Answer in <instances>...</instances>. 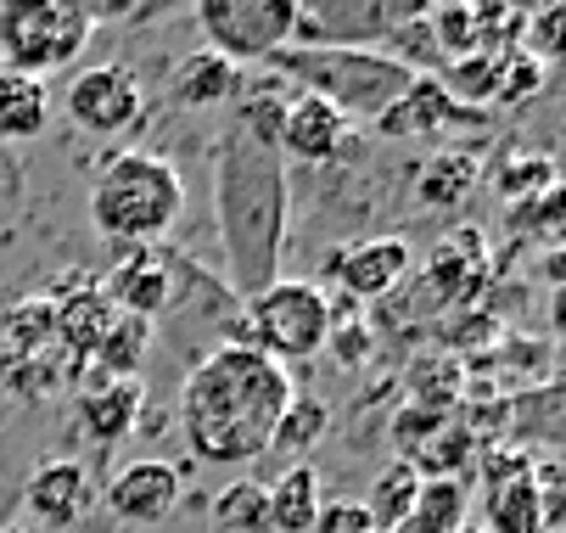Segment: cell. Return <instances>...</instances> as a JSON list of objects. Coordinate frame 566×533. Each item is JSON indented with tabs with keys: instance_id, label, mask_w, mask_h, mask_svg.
I'll return each instance as SVG.
<instances>
[{
	"instance_id": "6da1fadb",
	"label": "cell",
	"mask_w": 566,
	"mask_h": 533,
	"mask_svg": "<svg viewBox=\"0 0 566 533\" xmlns=\"http://www.w3.org/2000/svg\"><path fill=\"white\" fill-rule=\"evenodd\" d=\"M281 107L286 85H248L230 102L213 151V213L224 242V286L248 303L281 281L286 224H292V186L281 158Z\"/></svg>"
},
{
	"instance_id": "7a4b0ae2",
	"label": "cell",
	"mask_w": 566,
	"mask_h": 533,
	"mask_svg": "<svg viewBox=\"0 0 566 533\" xmlns=\"http://www.w3.org/2000/svg\"><path fill=\"white\" fill-rule=\"evenodd\" d=\"M292 405V376L253 343H219L191 359L180 388L186 449L208 467H253L270 454V432Z\"/></svg>"
},
{
	"instance_id": "3957f363",
	"label": "cell",
	"mask_w": 566,
	"mask_h": 533,
	"mask_svg": "<svg viewBox=\"0 0 566 533\" xmlns=\"http://www.w3.org/2000/svg\"><path fill=\"white\" fill-rule=\"evenodd\" d=\"M180 213H186V180L157 151H118L91 186V224L107 242L151 248L175 231Z\"/></svg>"
},
{
	"instance_id": "277c9868",
	"label": "cell",
	"mask_w": 566,
	"mask_h": 533,
	"mask_svg": "<svg viewBox=\"0 0 566 533\" xmlns=\"http://www.w3.org/2000/svg\"><path fill=\"white\" fill-rule=\"evenodd\" d=\"M264 67L281 85H297L319 102H332L348 124H376L416 80L381 51H343V45H286Z\"/></svg>"
},
{
	"instance_id": "5b68a950",
	"label": "cell",
	"mask_w": 566,
	"mask_h": 533,
	"mask_svg": "<svg viewBox=\"0 0 566 533\" xmlns=\"http://www.w3.org/2000/svg\"><path fill=\"white\" fill-rule=\"evenodd\" d=\"M96 40L78 0H7L0 7V56L12 73L45 80V73L73 67V56Z\"/></svg>"
},
{
	"instance_id": "8992f818",
	"label": "cell",
	"mask_w": 566,
	"mask_h": 533,
	"mask_svg": "<svg viewBox=\"0 0 566 533\" xmlns=\"http://www.w3.org/2000/svg\"><path fill=\"white\" fill-rule=\"evenodd\" d=\"M241 321H248V343L259 354H270L275 365L286 359H314L332 343V303L314 281H275L259 297L241 303Z\"/></svg>"
},
{
	"instance_id": "52a82bcc",
	"label": "cell",
	"mask_w": 566,
	"mask_h": 533,
	"mask_svg": "<svg viewBox=\"0 0 566 533\" xmlns=\"http://www.w3.org/2000/svg\"><path fill=\"white\" fill-rule=\"evenodd\" d=\"M197 29L208 34V51H219L235 67H253L292 45L297 0H202Z\"/></svg>"
},
{
	"instance_id": "ba28073f",
	"label": "cell",
	"mask_w": 566,
	"mask_h": 533,
	"mask_svg": "<svg viewBox=\"0 0 566 533\" xmlns=\"http://www.w3.org/2000/svg\"><path fill=\"white\" fill-rule=\"evenodd\" d=\"M427 12V0H303L297 7V34L303 45H343V51H370L381 45L398 23Z\"/></svg>"
},
{
	"instance_id": "9c48e42d",
	"label": "cell",
	"mask_w": 566,
	"mask_h": 533,
	"mask_svg": "<svg viewBox=\"0 0 566 533\" xmlns=\"http://www.w3.org/2000/svg\"><path fill=\"white\" fill-rule=\"evenodd\" d=\"M62 113L85 135H129L146 113V91L135 80V67L102 62V67L73 73V85L62 91Z\"/></svg>"
},
{
	"instance_id": "30bf717a",
	"label": "cell",
	"mask_w": 566,
	"mask_h": 533,
	"mask_svg": "<svg viewBox=\"0 0 566 533\" xmlns=\"http://www.w3.org/2000/svg\"><path fill=\"white\" fill-rule=\"evenodd\" d=\"M482 522L489 533H549L527 449H482Z\"/></svg>"
},
{
	"instance_id": "8fae6325",
	"label": "cell",
	"mask_w": 566,
	"mask_h": 533,
	"mask_svg": "<svg viewBox=\"0 0 566 533\" xmlns=\"http://www.w3.org/2000/svg\"><path fill=\"white\" fill-rule=\"evenodd\" d=\"M494 113H471L460 107L443 80H410V91H403L370 129L387 135V140H421V135H443V129H489Z\"/></svg>"
},
{
	"instance_id": "7c38bea8",
	"label": "cell",
	"mask_w": 566,
	"mask_h": 533,
	"mask_svg": "<svg viewBox=\"0 0 566 533\" xmlns=\"http://www.w3.org/2000/svg\"><path fill=\"white\" fill-rule=\"evenodd\" d=\"M354 140V124L308 91H292L286 107H281V158H297V164H337Z\"/></svg>"
},
{
	"instance_id": "4fadbf2b",
	"label": "cell",
	"mask_w": 566,
	"mask_h": 533,
	"mask_svg": "<svg viewBox=\"0 0 566 533\" xmlns=\"http://www.w3.org/2000/svg\"><path fill=\"white\" fill-rule=\"evenodd\" d=\"M180 494H186V483H180V472L169 467V461H129V467H118L113 478H107V511L118 516V522H129V527H157L164 516H175V505H180Z\"/></svg>"
},
{
	"instance_id": "5bb4252c",
	"label": "cell",
	"mask_w": 566,
	"mask_h": 533,
	"mask_svg": "<svg viewBox=\"0 0 566 533\" xmlns=\"http://www.w3.org/2000/svg\"><path fill=\"white\" fill-rule=\"evenodd\" d=\"M102 297L113 303L118 315L129 321H146L157 326L169 310H175V275H169V253L164 248H135L107 281H102Z\"/></svg>"
},
{
	"instance_id": "9a60e30c",
	"label": "cell",
	"mask_w": 566,
	"mask_h": 533,
	"mask_svg": "<svg viewBox=\"0 0 566 533\" xmlns=\"http://www.w3.org/2000/svg\"><path fill=\"white\" fill-rule=\"evenodd\" d=\"M91 505V472L78 461H45L40 472H29V483L18 489V511H29L40 533H62L85 516Z\"/></svg>"
},
{
	"instance_id": "2e32d148",
	"label": "cell",
	"mask_w": 566,
	"mask_h": 533,
	"mask_svg": "<svg viewBox=\"0 0 566 533\" xmlns=\"http://www.w3.org/2000/svg\"><path fill=\"white\" fill-rule=\"evenodd\" d=\"M403 275H410V242H403V237H365V242H354V248H343L332 259V281L354 303L387 297Z\"/></svg>"
},
{
	"instance_id": "e0dca14e",
	"label": "cell",
	"mask_w": 566,
	"mask_h": 533,
	"mask_svg": "<svg viewBox=\"0 0 566 533\" xmlns=\"http://www.w3.org/2000/svg\"><path fill=\"white\" fill-rule=\"evenodd\" d=\"M241 91H248V67H235V62H224L219 51H191V56H180L175 62V73H169V107H180V113H208V107H230Z\"/></svg>"
},
{
	"instance_id": "ac0fdd59",
	"label": "cell",
	"mask_w": 566,
	"mask_h": 533,
	"mask_svg": "<svg viewBox=\"0 0 566 533\" xmlns=\"http://www.w3.org/2000/svg\"><path fill=\"white\" fill-rule=\"evenodd\" d=\"M140 405H146V394H140L135 376H107L102 388L78 394V427H85L91 443H107L113 449V443H124L135 432Z\"/></svg>"
},
{
	"instance_id": "d6986e66",
	"label": "cell",
	"mask_w": 566,
	"mask_h": 533,
	"mask_svg": "<svg viewBox=\"0 0 566 533\" xmlns=\"http://www.w3.org/2000/svg\"><path fill=\"white\" fill-rule=\"evenodd\" d=\"M51 124V91L45 80L0 67V140H34Z\"/></svg>"
},
{
	"instance_id": "ffe728a7",
	"label": "cell",
	"mask_w": 566,
	"mask_h": 533,
	"mask_svg": "<svg viewBox=\"0 0 566 533\" xmlns=\"http://www.w3.org/2000/svg\"><path fill=\"white\" fill-rule=\"evenodd\" d=\"M264 489H270V533H308L319 505H326V500H319V472L308 461H292Z\"/></svg>"
},
{
	"instance_id": "44dd1931",
	"label": "cell",
	"mask_w": 566,
	"mask_h": 533,
	"mask_svg": "<svg viewBox=\"0 0 566 533\" xmlns=\"http://www.w3.org/2000/svg\"><path fill=\"white\" fill-rule=\"evenodd\" d=\"M51 315H56V343H67L73 348V359H91V348H96V337L113 326V303L102 297V286H78V292H67L62 303H51Z\"/></svg>"
},
{
	"instance_id": "7402d4cb",
	"label": "cell",
	"mask_w": 566,
	"mask_h": 533,
	"mask_svg": "<svg viewBox=\"0 0 566 533\" xmlns=\"http://www.w3.org/2000/svg\"><path fill=\"white\" fill-rule=\"evenodd\" d=\"M416 494H421V472L410 461H392L370 483V500H359V505H365L376 533H403V522H410V511H416Z\"/></svg>"
},
{
	"instance_id": "603a6c76",
	"label": "cell",
	"mask_w": 566,
	"mask_h": 533,
	"mask_svg": "<svg viewBox=\"0 0 566 533\" xmlns=\"http://www.w3.org/2000/svg\"><path fill=\"white\" fill-rule=\"evenodd\" d=\"M465 478H421V494H416V511L403 522V533H460L465 527Z\"/></svg>"
},
{
	"instance_id": "cb8c5ba5",
	"label": "cell",
	"mask_w": 566,
	"mask_h": 533,
	"mask_svg": "<svg viewBox=\"0 0 566 533\" xmlns=\"http://www.w3.org/2000/svg\"><path fill=\"white\" fill-rule=\"evenodd\" d=\"M213 533H270V489L241 478L230 489L213 494Z\"/></svg>"
},
{
	"instance_id": "d4e9b609",
	"label": "cell",
	"mask_w": 566,
	"mask_h": 533,
	"mask_svg": "<svg viewBox=\"0 0 566 533\" xmlns=\"http://www.w3.org/2000/svg\"><path fill=\"white\" fill-rule=\"evenodd\" d=\"M476 449H482V438L465 432V421H443V427L410 454V467H416L421 478H460V472L471 467Z\"/></svg>"
},
{
	"instance_id": "484cf974",
	"label": "cell",
	"mask_w": 566,
	"mask_h": 533,
	"mask_svg": "<svg viewBox=\"0 0 566 533\" xmlns=\"http://www.w3.org/2000/svg\"><path fill=\"white\" fill-rule=\"evenodd\" d=\"M326 432H332V405L314 399V394H303V399L292 394V405L281 410V421H275V432H270V449L303 454V449H314Z\"/></svg>"
},
{
	"instance_id": "4316f807",
	"label": "cell",
	"mask_w": 566,
	"mask_h": 533,
	"mask_svg": "<svg viewBox=\"0 0 566 533\" xmlns=\"http://www.w3.org/2000/svg\"><path fill=\"white\" fill-rule=\"evenodd\" d=\"M476 186V151H443L421 175V202L427 208H460Z\"/></svg>"
},
{
	"instance_id": "83f0119b",
	"label": "cell",
	"mask_w": 566,
	"mask_h": 533,
	"mask_svg": "<svg viewBox=\"0 0 566 533\" xmlns=\"http://www.w3.org/2000/svg\"><path fill=\"white\" fill-rule=\"evenodd\" d=\"M146 348H151V326H146V321H129V315H113V326L96 337L91 359H96L107 376H135Z\"/></svg>"
},
{
	"instance_id": "f1b7e54d",
	"label": "cell",
	"mask_w": 566,
	"mask_h": 533,
	"mask_svg": "<svg viewBox=\"0 0 566 533\" xmlns=\"http://www.w3.org/2000/svg\"><path fill=\"white\" fill-rule=\"evenodd\" d=\"M544 80H549V67H544L538 56H527L522 45L505 51V56H500V96H494V107H516V102L538 96Z\"/></svg>"
},
{
	"instance_id": "f546056e",
	"label": "cell",
	"mask_w": 566,
	"mask_h": 533,
	"mask_svg": "<svg viewBox=\"0 0 566 533\" xmlns=\"http://www.w3.org/2000/svg\"><path fill=\"white\" fill-rule=\"evenodd\" d=\"M500 197H544V191H555V164L544 158V151H522V158H505V169H500Z\"/></svg>"
},
{
	"instance_id": "4dcf8cb0",
	"label": "cell",
	"mask_w": 566,
	"mask_h": 533,
	"mask_svg": "<svg viewBox=\"0 0 566 533\" xmlns=\"http://www.w3.org/2000/svg\"><path fill=\"white\" fill-rule=\"evenodd\" d=\"M560 34H566V7L555 0V7H544V12H533V18H527V29H522V51H527V56H538V62L549 67V62L566 51V45H560Z\"/></svg>"
},
{
	"instance_id": "1f68e13d",
	"label": "cell",
	"mask_w": 566,
	"mask_h": 533,
	"mask_svg": "<svg viewBox=\"0 0 566 533\" xmlns=\"http://www.w3.org/2000/svg\"><path fill=\"white\" fill-rule=\"evenodd\" d=\"M7 337H12L18 348L29 343V354L45 348V343H56V315H51V303H18V310L7 315Z\"/></svg>"
},
{
	"instance_id": "d6a6232c",
	"label": "cell",
	"mask_w": 566,
	"mask_h": 533,
	"mask_svg": "<svg viewBox=\"0 0 566 533\" xmlns=\"http://www.w3.org/2000/svg\"><path fill=\"white\" fill-rule=\"evenodd\" d=\"M438 427H443V416H438V410H427V405H410V410H403V416H398V427H392V438H398V449H403L398 461H410V454H416Z\"/></svg>"
},
{
	"instance_id": "836d02e7",
	"label": "cell",
	"mask_w": 566,
	"mask_h": 533,
	"mask_svg": "<svg viewBox=\"0 0 566 533\" xmlns=\"http://www.w3.org/2000/svg\"><path fill=\"white\" fill-rule=\"evenodd\" d=\"M308 533H376V527H370V516H365L359 500H343V505H319V516H314Z\"/></svg>"
},
{
	"instance_id": "e575fe53",
	"label": "cell",
	"mask_w": 566,
	"mask_h": 533,
	"mask_svg": "<svg viewBox=\"0 0 566 533\" xmlns=\"http://www.w3.org/2000/svg\"><path fill=\"white\" fill-rule=\"evenodd\" d=\"M337 354H348V365H359V354H365V332L354 326L348 337H337Z\"/></svg>"
},
{
	"instance_id": "d590c367",
	"label": "cell",
	"mask_w": 566,
	"mask_h": 533,
	"mask_svg": "<svg viewBox=\"0 0 566 533\" xmlns=\"http://www.w3.org/2000/svg\"><path fill=\"white\" fill-rule=\"evenodd\" d=\"M0 533H40V527H29V522H7V527H0Z\"/></svg>"
},
{
	"instance_id": "8d00e7d4",
	"label": "cell",
	"mask_w": 566,
	"mask_h": 533,
	"mask_svg": "<svg viewBox=\"0 0 566 533\" xmlns=\"http://www.w3.org/2000/svg\"><path fill=\"white\" fill-rule=\"evenodd\" d=\"M460 533H476V527H460Z\"/></svg>"
}]
</instances>
